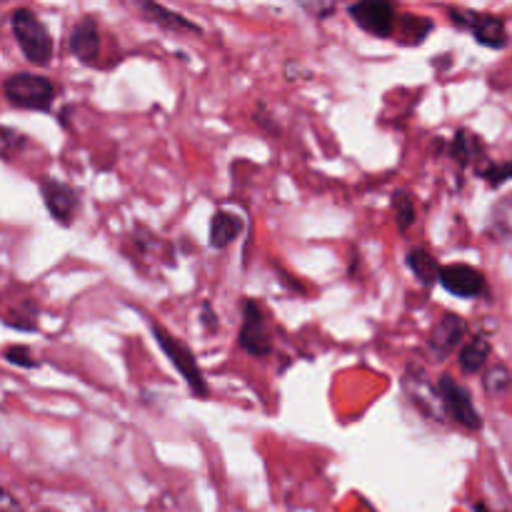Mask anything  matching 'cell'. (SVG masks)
Returning a JSON list of instances; mask_svg holds the SVG:
<instances>
[{
  "label": "cell",
  "instance_id": "6da1fadb",
  "mask_svg": "<svg viewBox=\"0 0 512 512\" xmlns=\"http://www.w3.org/2000/svg\"><path fill=\"white\" fill-rule=\"evenodd\" d=\"M150 330H153L155 343H158L160 350L168 355V360L175 365V370L183 375V380L188 383V388L193 390V395H198V398H208L210 385L208 380H205L203 370H200L190 345L183 343L180 338H175V335H170L160 323H150Z\"/></svg>",
  "mask_w": 512,
  "mask_h": 512
},
{
  "label": "cell",
  "instance_id": "7a4b0ae2",
  "mask_svg": "<svg viewBox=\"0 0 512 512\" xmlns=\"http://www.w3.org/2000/svg\"><path fill=\"white\" fill-rule=\"evenodd\" d=\"M10 25H13V35L25 58L33 65H50V60H53V38H50L43 20L33 10L18 8L10 15Z\"/></svg>",
  "mask_w": 512,
  "mask_h": 512
},
{
  "label": "cell",
  "instance_id": "3957f363",
  "mask_svg": "<svg viewBox=\"0 0 512 512\" xmlns=\"http://www.w3.org/2000/svg\"><path fill=\"white\" fill-rule=\"evenodd\" d=\"M3 93L10 105L23 110H50L55 98V85L45 75L13 73L5 78Z\"/></svg>",
  "mask_w": 512,
  "mask_h": 512
},
{
  "label": "cell",
  "instance_id": "277c9868",
  "mask_svg": "<svg viewBox=\"0 0 512 512\" xmlns=\"http://www.w3.org/2000/svg\"><path fill=\"white\" fill-rule=\"evenodd\" d=\"M238 345L253 358H265L273 353V335L263 305L255 300H243V325H240Z\"/></svg>",
  "mask_w": 512,
  "mask_h": 512
},
{
  "label": "cell",
  "instance_id": "5b68a950",
  "mask_svg": "<svg viewBox=\"0 0 512 512\" xmlns=\"http://www.w3.org/2000/svg\"><path fill=\"white\" fill-rule=\"evenodd\" d=\"M438 398L443 403L445 413L455 420L458 425L468 430L483 428V418H480L478 408H475L473 398H470L468 388L460 385L453 375H440L438 380Z\"/></svg>",
  "mask_w": 512,
  "mask_h": 512
},
{
  "label": "cell",
  "instance_id": "8992f818",
  "mask_svg": "<svg viewBox=\"0 0 512 512\" xmlns=\"http://www.w3.org/2000/svg\"><path fill=\"white\" fill-rule=\"evenodd\" d=\"M350 18L365 33L375 38H390L395 30V5L393 0H355L348 8Z\"/></svg>",
  "mask_w": 512,
  "mask_h": 512
},
{
  "label": "cell",
  "instance_id": "52a82bcc",
  "mask_svg": "<svg viewBox=\"0 0 512 512\" xmlns=\"http://www.w3.org/2000/svg\"><path fill=\"white\" fill-rule=\"evenodd\" d=\"M438 283L448 293L458 295V298H480V295L488 293V280H485V275L478 268L465 263L440 265Z\"/></svg>",
  "mask_w": 512,
  "mask_h": 512
},
{
  "label": "cell",
  "instance_id": "ba28073f",
  "mask_svg": "<svg viewBox=\"0 0 512 512\" xmlns=\"http://www.w3.org/2000/svg\"><path fill=\"white\" fill-rule=\"evenodd\" d=\"M40 193H43V203L48 208V213L53 215L55 223L70 225L78 218L80 193L75 188L60 183V180H43L40 183Z\"/></svg>",
  "mask_w": 512,
  "mask_h": 512
},
{
  "label": "cell",
  "instance_id": "9c48e42d",
  "mask_svg": "<svg viewBox=\"0 0 512 512\" xmlns=\"http://www.w3.org/2000/svg\"><path fill=\"white\" fill-rule=\"evenodd\" d=\"M453 20H458L463 28H468L475 35V40L488 48H503L508 43V30L498 15L490 13H463V10H453Z\"/></svg>",
  "mask_w": 512,
  "mask_h": 512
},
{
  "label": "cell",
  "instance_id": "30bf717a",
  "mask_svg": "<svg viewBox=\"0 0 512 512\" xmlns=\"http://www.w3.org/2000/svg\"><path fill=\"white\" fill-rule=\"evenodd\" d=\"M465 333H468V323H465L460 315L445 313L443 318L435 323V328L430 330L428 345L438 358H448L460 343H463Z\"/></svg>",
  "mask_w": 512,
  "mask_h": 512
},
{
  "label": "cell",
  "instance_id": "8fae6325",
  "mask_svg": "<svg viewBox=\"0 0 512 512\" xmlns=\"http://www.w3.org/2000/svg\"><path fill=\"white\" fill-rule=\"evenodd\" d=\"M70 50L75 58L85 65H93L100 55V33L95 18L85 15L75 23L73 33H70Z\"/></svg>",
  "mask_w": 512,
  "mask_h": 512
},
{
  "label": "cell",
  "instance_id": "7c38bea8",
  "mask_svg": "<svg viewBox=\"0 0 512 512\" xmlns=\"http://www.w3.org/2000/svg\"><path fill=\"white\" fill-rule=\"evenodd\" d=\"M135 3H138L140 13H143L148 20H153L155 25H160V28L175 30V33H180V30H185V33H195V35L203 33L200 25H195L193 20L175 13V10H168L165 5H160L158 0H135Z\"/></svg>",
  "mask_w": 512,
  "mask_h": 512
},
{
  "label": "cell",
  "instance_id": "4fadbf2b",
  "mask_svg": "<svg viewBox=\"0 0 512 512\" xmlns=\"http://www.w3.org/2000/svg\"><path fill=\"white\" fill-rule=\"evenodd\" d=\"M240 233H243V218L240 215L228 213V210H215L213 218H210V248L225 250Z\"/></svg>",
  "mask_w": 512,
  "mask_h": 512
},
{
  "label": "cell",
  "instance_id": "5bb4252c",
  "mask_svg": "<svg viewBox=\"0 0 512 512\" xmlns=\"http://www.w3.org/2000/svg\"><path fill=\"white\" fill-rule=\"evenodd\" d=\"M490 358V340L485 338V335H475L473 340H468V343L460 348V355H458V363H460V370L463 373H480V370L485 368V363H488Z\"/></svg>",
  "mask_w": 512,
  "mask_h": 512
},
{
  "label": "cell",
  "instance_id": "9a60e30c",
  "mask_svg": "<svg viewBox=\"0 0 512 512\" xmlns=\"http://www.w3.org/2000/svg\"><path fill=\"white\" fill-rule=\"evenodd\" d=\"M408 268L413 270L415 278L420 280L423 285H435L438 283V275H440V263L435 255H430L425 248H413L408 253Z\"/></svg>",
  "mask_w": 512,
  "mask_h": 512
},
{
  "label": "cell",
  "instance_id": "2e32d148",
  "mask_svg": "<svg viewBox=\"0 0 512 512\" xmlns=\"http://www.w3.org/2000/svg\"><path fill=\"white\" fill-rule=\"evenodd\" d=\"M480 155H483V143L478 140V135L468 133V130H460L453 140V158L460 165H470Z\"/></svg>",
  "mask_w": 512,
  "mask_h": 512
},
{
  "label": "cell",
  "instance_id": "e0dca14e",
  "mask_svg": "<svg viewBox=\"0 0 512 512\" xmlns=\"http://www.w3.org/2000/svg\"><path fill=\"white\" fill-rule=\"evenodd\" d=\"M393 210H395V225H398L400 233H405V230L415 223L413 195L405 193V190H398V193L393 195Z\"/></svg>",
  "mask_w": 512,
  "mask_h": 512
},
{
  "label": "cell",
  "instance_id": "ac0fdd59",
  "mask_svg": "<svg viewBox=\"0 0 512 512\" xmlns=\"http://www.w3.org/2000/svg\"><path fill=\"white\" fill-rule=\"evenodd\" d=\"M25 145H28V140L23 133L0 125V160H13L15 155L23 153Z\"/></svg>",
  "mask_w": 512,
  "mask_h": 512
},
{
  "label": "cell",
  "instance_id": "d6986e66",
  "mask_svg": "<svg viewBox=\"0 0 512 512\" xmlns=\"http://www.w3.org/2000/svg\"><path fill=\"white\" fill-rule=\"evenodd\" d=\"M510 383H512L510 370L503 368V365H495V368H490L488 373L483 375V388L488 390L490 395L505 393V390L510 388Z\"/></svg>",
  "mask_w": 512,
  "mask_h": 512
},
{
  "label": "cell",
  "instance_id": "ffe728a7",
  "mask_svg": "<svg viewBox=\"0 0 512 512\" xmlns=\"http://www.w3.org/2000/svg\"><path fill=\"white\" fill-rule=\"evenodd\" d=\"M3 355L8 363L18 365V368H35L38 365V360L33 358L30 348H25V345H10V348H5Z\"/></svg>",
  "mask_w": 512,
  "mask_h": 512
},
{
  "label": "cell",
  "instance_id": "44dd1931",
  "mask_svg": "<svg viewBox=\"0 0 512 512\" xmlns=\"http://www.w3.org/2000/svg\"><path fill=\"white\" fill-rule=\"evenodd\" d=\"M308 13H313L315 18H328L335 10V0H298Z\"/></svg>",
  "mask_w": 512,
  "mask_h": 512
},
{
  "label": "cell",
  "instance_id": "7402d4cb",
  "mask_svg": "<svg viewBox=\"0 0 512 512\" xmlns=\"http://www.w3.org/2000/svg\"><path fill=\"white\" fill-rule=\"evenodd\" d=\"M0 512H20L18 500L8 493V490L0 488Z\"/></svg>",
  "mask_w": 512,
  "mask_h": 512
},
{
  "label": "cell",
  "instance_id": "603a6c76",
  "mask_svg": "<svg viewBox=\"0 0 512 512\" xmlns=\"http://www.w3.org/2000/svg\"><path fill=\"white\" fill-rule=\"evenodd\" d=\"M200 320L208 325L210 333H213V330H218V318H215V313L210 310V303H203V318H200Z\"/></svg>",
  "mask_w": 512,
  "mask_h": 512
},
{
  "label": "cell",
  "instance_id": "cb8c5ba5",
  "mask_svg": "<svg viewBox=\"0 0 512 512\" xmlns=\"http://www.w3.org/2000/svg\"><path fill=\"white\" fill-rule=\"evenodd\" d=\"M495 220H498V223H503V230H510L512 218H505V215H495Z\"/></svg>",
  "mask_w": 512,
  "mask_h": 512
},
{
  "label": "cell",
  "instance_id": "d4e9b609",
  "mask_svg": "<svg viewBox=\"0 0 512 512\" xmlns=\"http://www.w3.org/2000/svg\"><path fill=\"white\" fill-rule=\"evenodd\" d=\"M478 512H490L488 508H483V505H478Z\"/></svg>",
  "mask_w": 512,
  "mask_h": 512
}]
</instances>
